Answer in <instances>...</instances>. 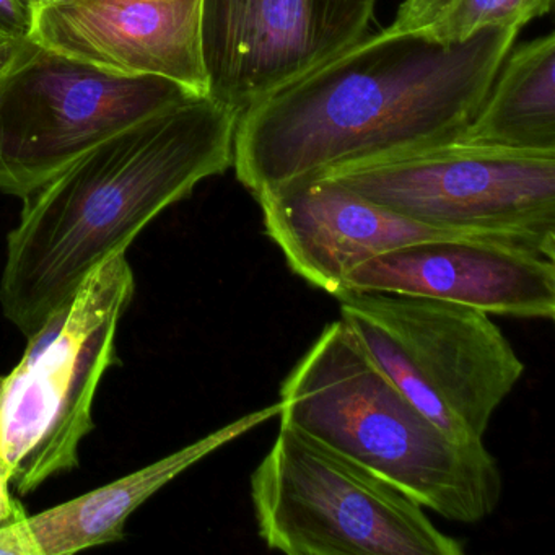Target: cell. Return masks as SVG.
<instances>
[{
	"instance_id": "obj_15",
	"label": "cell",
	"mask_w": 555,
	"mask_h": 555,
	"mask_svg": "<svg viewBox=\"0 0 555 555\" xmlns=\"http://www.w3.org/2000/svg\"><path fill=\"white\" fill-rule=\"evenodd\" d=\"M552 4L554 0H451L421 31L440 43H463L483 28H522L547 15Z\"/></svg>"
},
{
	"instance_id": "obj_9",
	"label": "cell",
	"mask_w": 555,
	"mask_h": 555,
	"mask_svg": "<svg viewBox=\"0 0 555 555\" xmlns=\"http://www.w3.org/2000/svg\"><path fill=\"white\" fill-rule=\"evenodd\" d=\"M376 0H203L209 96L242 115L362 40Z\"/></svg>"
},
{
	"instance_id": "obj_7",
	"label": "cell",
	"mask_w": 555,
	"mask_h": 555,
	"mask_svg": "<svg viewBox=\"0 0 555 555\" xmlns=\"http://www.w3.org/2000/svg\"><path fill=\"white\" fill-rule=\"evenodd\" d=\"M201 99L162 77H126L25 40L0 73V193L25 197L125 129Z\"/></svg>"
},
{
	"instance_id": "obj_8",
	"label": "cell",
	"mask_w": 555,
	"mask_h": 555,
	"mask_svg": "<svg viewBox=\"0 0 555 555\" xmlns=\"http://www.w3.org/2000/svg\"><path fill=\"white\" fill-rule=\"evenodd\" d=\"M318 178L415 222L555 259V154L453 142Z\"/></svg>"
},
{
	"instance_id": "obj_4",
	"label": "cell",
	"mask_w": 555,
	"mask_h": 555,
	"mask_svg": "<svg viewBox=\"0 0 555 555\" xmlns=\"http://www.w3.org/2000/svg\"><path fill=\"white\" fill-rule=\"evenodd\" d=\"M135 294L126 255L86 279L0 376V469L17 495L79 466L83 438L95 428L93 402L103 375L118 365L119 321Z\"/></svg>"
},
{
	"instance_id": "obj_1",
	"label": "cell",
	"mask_w": 555,
	"mask_h": 555,
	"mask_svg": "<svg viewBox=\"0 0 555 555\" xmlns=\"http://www.w3.org/2000/svg\"><path fill=\"white\" fill-rule=\"evenodd\" d=\"M521 28L444 44L424 31L365 35L236 119V180L255 199L294 181L453 144Z\"/></svg>"
},
{
	"instance_id": "obj_13",
	"label": "cell",
	"mask_w": 555,
	"mask_h": 555,
	"mask_svg": "<svg viewBox=\"0 0 555 555\" xmlns=\"http://www.w3.org/2000/svg\"><path fill=\"white\" fill-rule=\"evenodd\" d=\"M281 404L245 415L240 421L188 444L115 482L90 490L69 502L28 516L41 555H73L125 538L129 516L162 487L256 425L279 415Z\"/></svg>"
},
{
	"instance_id": "obj_5",
	"label": "cell",
	"mask_w": 555,
	"mask_h": 555,
	"mask_svg": "<svg viewBox=\"0 0 555 555\" xmlns=\"http://www.w3.org/2000/svg\"><path fill=\"white\" fill-rule=\"evenodd\" d=\"M259 535L287 555H461L411 496L282 424L249 480Z\"/></svg>"
},
{
	"instance_id": "obj_14",
	"label": "cell",
	"mask_w": 555,
	"mask_h": 555,
	"mask_svg": "<svg viewBox=\"0 0 555 555\" xmlns=\"http://www.w3.org/2000/svg\"><path fill=\"white\" fill-rule=\"evenodd\" d=\"M456 142L555 154V35L509 50L479 112Z\"/></svg>"
},
{
	"instance_id": "obj_6",
	"label": "cell",
	"mask_w": 555,
	"mask_h": 555,
	"mask_svg": "<svg viewBox=\"0 0 555 555\" xmlns=\"http://www.w3.org/2000/svg\"><path fill=\"white\" fill-rule=\"evenodd\" d=\"M340 320L405 398L457 443L482 441L525 363L490 314L431 298L346 292Z\"/></svg>"
},
{
	"instance_id": "obj_20",
	"label": "cell",
	"mask_w": 555,
	"mask_h": 555,
	"mask_svg": "<svg viewBox=\"0 0 555 555\" xmlns=\"http://www.w3.org/2000/svg\"><path fill=\"white\" fill-rule=\"evenodd\" d=\"M28 4H43V2H57V0H27Z\"/></svg>"
},
{
	"instance_id": "obj_19",
	"label": "cell",
	"mask_w": 555,
	"mask_h": 555,
	"mask_svg": "<svg viewBox=\"0 0 555 555\" xmlns=\"http://www.w3.org/2000/svg\"><path fill=\"white\" fill-rule=\"evenodd\" d=\"M24 41H11V43H0V73L8 69L9 64L17 54L18 48Z\"/></svg>"
},
{
	"instance_id": "obj_11",
	"label": "cell",
	"mask_w": 555,
	"mask_h": 555,
	"mask_svg": "<svg viewBox=\"0 0 555 555\" xmlns=\"http://www.w3.org/2000/svg\"><path fill=\"white\" fill-rule=\"evenodd\" d=\"M346 292L409 295L487 314L551 321L555 259L492 240H431L363 262L347 275Z\"/></svg>"
},
{
	"instance_id": "obj_16",
	"label": "cell",
	"mask_w": 555,
	"mask_h": 555,
	"mask_svg": "<svg viewBox=\"0 0 555 555\" xmlns=\"http://www.w3.org/2000/svg\"><path fill=\"white\" fill-rule=\"evenodd\" d=\"M451 0H404L388 34H412L427 28L448 8Z\"/></svg>"
},
{
	"instance_id": "obj_18",
	"label": "cell",
	"mask_w": 555,
	"mask_h": 555,
	"mask_svg": "<svg viewBox=\"0 0 555 555\" xmlns=\"http://www.w3.org/2000/svg\"><path fill=\"white\" fill-rule=\"evenodd\" d=\"M27 512H25L22 503L15 499L11 479H9L4 470L0 469V526L22 521V519L27 518Z\"/></svg>"
},
{
	"instance_id": "obj_2",
	"label": "cell",
	"mask_w": 555,
	"mask_h": 555,
	"mask_svg": "<svg viewBox=\"0 0 555 555\" xmlns=\"http://www.w3.org/2000/svg\"><path fill=\"white\" fill-rule=\"evenodd\" d=\"M238 116L210 96L191 100L106 139L25 197L0 278L4 317L30 337L152 220L225 173Z\"/></svg>"
},
{
	"instance_id": "obj_3",
	"label": "cell",
	"mask_w": 555,
	"mask_h": 555,
	"mask_svg": "<svg viewBox=\"0 0 555 555\" xmlns=\"http://www.w3.org/2000/svg\"><path fill=\"white\" fill-rule=\"evenodd\" d=\"M281 422L362 464L448 521L489 518L503 474L482 441L457 443L425 417L343 320L324 327L281 386Z\"/></svg>"
},
{
	"instance_id": "obj_12",
	"label": "cell",
	"mask_w": 555,
	"mask_h": 555,
	"mask_svg": "<svg viewBox=\"0 0 555 555\" xmlns=\"http://www.w3.org/2000/svg\"><path fill=\"white\" fill-rule=\"evenodd\" d=\"M256 201L266 235L291 271L334 298L346 292L353 269L383 253L431 240L479 238L415 222L330 178L294 181Z\"/></svg>"
},
{
	"instance_id": "obj_10",
	"label": "cell",
	"mask_w": 555,
	"mask_h": 555,
	"mask_svg": "<svg viewBox=\"0 0 555 555\" xmlns=\"http://www.w3.org/2000/svg\"><path fill=\"white\" fill-rule=\"evenodd\" d=\"M31 5L28 40L126 77H162L209 96L203 0H57Z\"/></svg>"
},
{
	"instance_id": "obj_17",
	"label": "cell",
	"mask_w": 555,
	"mask_h": 555,
	"mask_svg": "<svg viewBox=\"0 0 555 555\" xmlns=\"http://www.w3.org/2000/svg\"><path fill=\"white\" fill-rule=\"evenodd\" d=\"M31 5L27 0H0V43L28 40Z\"/></svg>"
}]
</instances>
